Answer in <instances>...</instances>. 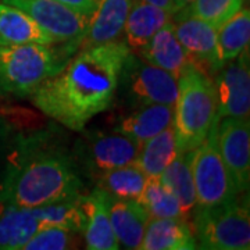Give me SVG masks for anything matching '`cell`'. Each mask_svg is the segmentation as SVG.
I'll use <instances>...</instances> for the list:
<instances>
[{
	"instance_id": "6da1fadb",
	"label": "cell",
	"mask_w": 250,
	"mask_h": 250,
	"mask_svg": "<svg viewBox=\"0 0 250 250\" xmlns=\"http://www.w3.org/2000/svg\"><path fill=\"white\" fill-rule=\"evenodd\" d=\"M129 47L123 41L80 49L29 96L32 104L62 126L80 132L114 102Z\"/></svg>"
},
{
	"instance_id": "7a4b0ae2",
	"label": "cell",
	"mask_w": 250,
	"mask_h": 250,
	"mask_svg": "<svg viewBox=\"0 0 250 250\" xmlns=\"http://www.w3.org/2000/svg\"><path fill=\"white\" fill-rule=\"evenodd\" d=\"M82 193L85 185L71 153L47 132L25 134L3 206L39 207L75 200Z\"/></svg>"
},
{
	"instance_id": "3957f363",
	"label": "cell",
	"mask_w": 250,
	"mask_h": 250,
	"mask_svg": "<svg viewBox=\"0 0 250 250\" xmlns=\"http://www.w3.org/2000/svg\"><path fill=\"white\" fill-rule=\"evenodd\" d=\"M217 120V92L210 74L190 62L178 78L172 128L179 153L196 149Z\"/></svg>"
},
{
	"instance_id": "277c9868",
	"label": "cell",
	"mask_w": 250,
	"mask_h": 250,
	"mask_svg": "<svg viewBox=\"0 0 250 250\" xmlns=\"http://www.w3.org/2000/svg\"><path fill=\"white\" fill-rule=\"evenodd\" d=\"M53 45L0 46V95L29 98L80 50V42H65L64 49Z\"/></svg>"
},
{
	"instance_id": "5b68a950",
	"label": "cell",
	"mask_w": 250,
	"mask_h": 250,
	"mask_svg": "<svg viewBox=\"0 0 250 250\" xmlns=\"http://www.w3.org/2000/svg\"><path fill=\"white\" fill-rule=\"evenodd\" d=\"M192 231L197 248L208 250H248L250 217L248 202L238 200L215 207L192 208Z\"/></svg>"
},
{
	"instance_id": "8992f818",
	"label": "cell",
	"mask_w": 250,
	"mask_h": 250,
	"mask_svg": "<svg viewBox=\"0 0 250 250\" xmlns=\"http://www.w3.org/2000/svg\"><path fill=\"white\" fill-rule=\"evenodd\" d=\"M71 156L81 174L92 181L108 170L134 164L141 145L117 131H80Z\"/></svg>"
},
{
	"instance_id": "52a82bcc",
	"label": "cell",
	"mask_w": 250,
	"mask_h": 250,
	"mask_svg": "<svg viewBox=\"0 0 250 250\" xmlns=\"http://www.w3.org/2000/svg\"><path fill=\"white\" fill-rule=\"evenodd\" d=\"M190 168L196 190V207H215L238 200V190L217 145V120L208 135L190 150Z\"/></svg>"
},
{
	"instance_id": "ba28073f",
	"label": "cell",
	"mask_w": 250,
	"mask_h": 250,
	"mask_svg": "<svg viewBox=\"0 0 250 250\" xmlns=\"http://www.w3.org/2000/svg\"><path fill=\"white\" fill-rule=\"evenodd\" d=\"M117 90H123L125 99L135 107L143 104L174 106L178 93V80L129 50L120 74Z\"/></svg>"
},
{
	"instance_id": "9c48e42d",
	"label": "cell",
	"mask_w": 250,
	"mask_h": 250,
	"mask_svg": "<svg viewBox=\"0 0 250 250\" xmlns=\"http://www.w3.org/2000/svg\"><path fill=\"white\" fill-rule=\"evenodd\" d=\"M27 13L56 43L80 42L89 18L57 0H1Z\"/></svg>"
},
{
	"instance_id": "30bf717a",
	"label": "cell",
	"mask_w": 250,
	"mask_h": 250,
	"mask_svg": "<svg viewBox=\"0 0 250 250\" xmlns=\"http://www.w3.org/2000/svg\"><path fill=\"white\" fill-rule=\"evenodd\" d=\"M217 145L233 185L243 195L250 184L249 118H217Z\"/></svg>"
},
{
	"instance_id": "8fae6325",
	"label": "cell",
	"mask_w": 250,
	"mask_h": 250,
	"mask_svg": "<svg viewBox=\"0 0 250 250\" xmlns=\"http://www.w3.org/2000/svg\"><path fill=\"white\" fill-rule=\"evenodd\" d=\"M249 47L233 60L224 64L215 75L217 118L250 116V65Z\"/></svg>"
},
{
	"instance_id": "7c38bea8",
	"label": "cell",
	"mask_w": 250,
	"mask_h": 250,
	"mask_svg": "<svg viewBox=\"0 0 250 250\" xmlns=\"http://www.w3.org/2000/svg\"><path fill=\"white\" fill-rule=\"evenodd\" d=\"M172 22L175 35L192 62L203 67L207 72L218 71L221 65L217 47V27L189 14H174Z\"/></svg>"
},
{
	"instance_id": "4fadbf2b",
	"label": "cell",
	"mask_w": 250,
	"mask_h": 250,
	"mask_svg": "<svg viewBox=\"0 0 250 250\" xmlns=\"http://www.w3.org/2000/svg\"><path fill=\"white\" fill-rule=\"evenodd\" d=\"M108 195L95 188L89 193H82L75 199L83 211L86 223L83 228V239L86 249L89 250H117L120 245L117 241L113 227L110 223L107 210Z\"/></svg>"
},
{
	"instance_id": "5bb4252c",
	"label": "cell",
	"mask_w": 250,
	"mask_h": 250,
	"mask_svg": "<svg viewBox=\"0 0 250 250\" xmlns=\"http://www.w3.org/2000/svg\"><path fill=\"white\" fill-rule=\"evenodd\" d=\"M132 0H98L80 49L120 41Z\"/></svg>"
},
{
	"instance_id": "9a60e30c",
	"label": "cell",
	"mask_w": 250,
	"mask_h": 250,
	"mask_svg": "<svg viewBox=\"0 0 250 250\" xmlns=\"http://www.w3.org/2000/svg\"><path fill=\"white\" fill-rule=\"evenodd\" d=\"M134 53L138 54L145 62L170 72L177 80L179 78L181 72L184 71V68L192 62L190 56L188 54L175 35L172 20L164 27H161L149 39L146 45L135 50Z\"/></svg>"
},
{
	"instance_id": "2e32d148",
	"label": "cell",
	"mask_w": 250,
	"mask_h": 250,
	"mask_svg": "<svg viewBox=\"0 0 250 250\" xmlns=\"http://www.w3.org/2000/svg\"><path fill=\"white\" fill-rule=\"evenodd\" d=\"M107 210L120 248L128 250L139 249L145 229L150 220L142 206L136 200L108 195Z\"/></svg>"
},
{
	"instance_id": "e0dca14e",
	"label": "cell",
	"mask_w": 250,
	"mask_h": 250,
	"mask_svg": "<svg viewBox=\"0 0 250 250\" xmlns=\"http://www.w3.org/2000/svg\"><path fill=\"white\" fill-rule=\"evenodd\" d=\"M47 227L38 207H0V250H22L39 229Z\"/></svg>"
},
{
	"instance_id": "ac0fdd59",
	"label": "cell",
	"mask_w": 250,
	"mask_h": 250,
	"mask_svg": "<svg viewBox=\"0 0 250 250\" xmlns=\"http://www.w3.org/2000/svg\"><path fill=\"white\" fill-rule=\"evenodd\" d=\"M139 249L192 250L197 242L188 218H150Z\"/></svg>"
},
{
	"instance_id": "d6986e66",
	"label": "cell",
	"mask_w": 250,
	"mask_h": 250,
	"mask_svg": "<svg viewBox=\"0 0 250 250\" xmlns=\"http://www.w3.org/2000/svg\"><path fill=\"white\" fill-rule=\"evenodd\" d=\"M174 106L168 104H143L124 116L114 131L129 136L139 145L146 142L166 128L172 125Z\"/></svg>"
},
{
	"instance_id": "ffe728a7",
	"label": "cell",
	"mask_w": 250,
	"mask_h": 250,
	"mask_svg": "<svg viewBox=\"0 0 250 250\" xmlns=\"http://www.w3.org/2000/svg\"><path fill=\"white\" fill-rule=\"evenodd\" d=\"M172 20V13L141 0H132L125 21V43L135 52L145 46L161 27Z\"/></svg>"
},
{
	"instance_id": "44dd1931",
	"label": "cell",
	"mask_w": 250,
	"mask_h": 250,
	"mask_svg": "<svg viewBox=\"0 0 250 250\" xmlns=\"http://www.w3.org/2000/svg\"><path fill=\"white\" fill-rule=\"evenodd\" d=\"M56 43L32 18L11 4L0 1V46Z\"/></svg>"
},
{
	"instance_id": "7402d4cb",
	"label": "cell",
	"mask_w": 250,
	"mask_h": 250,
	"mask_svg": "<svg viewBox=\"0 0 250 250\" xmlns=\"http://www.w3.org/2000/svg\"><path fill=\"white\" fill-rule=\"evenodd\" d=\"M177 156L178 147L175 132L172 125H170L141 145L134 164L147 178H160L163 171Z\"/></svg>"
},
{
	"instance_id": "603a6c76",
	"label": "cell",
	"mask_w": 250,
	"mask_h": 250,
	"mask_svg": "<svg viewBox=\"0 0 250 250\" xmlns=\"http://www.w3.org/2000/svg\"><path fill=\"white\" fill-rule=\"evenodd\" d=\"M24 138L25 132L16 123L0 114V207L21 159Z\"/></svg>"
},
{
	"instance_id": "cb8c5ba5",
	"label": "cell",
	"mask_w": 250,
	"mask_h": 250,
	"mask_svg": "<svg viewBox=\"0 0 250 250\" xmlns=\"http://www.w3.org/2000/svg\"><path fill=\"white\" fill-rule=\"evenodd\" d=\"M250 11L242 7L233 16L225 20L217 28V47L220 65L233 60L245 49L249 47Z\"/></svg>"
},
{
	"instance_id": "d4e9b609",
	"label": "cell",
	"mask_w": 250,
	"mask_h": 250,
	"mask_svg": "<svg viewBox=\"0 0 250 250\" xmlns=\"http://www.w3.org/2000/svg\"><path fill=\"white\" fill-rule=\"evenodd\" d=\"M160 181L175 195L184 214L188 217L196 205V190L190 168V152L179 153L163 171Z\"/></svg>"
},
{
	"instance_id": "484cf974",
	"label": "cell",
	"mask_w": 250,
	"mask_h": 250,
	"mask_svg": "<svg viewBox=\"0 0 250 250\" xmlns=\"http://www.w3.org/2000/svg\"><path fill=\"white\" fill-rule=\"evenodd\" d=\"M146 181L147 177L135 164H128L103 172L95 182L110 196L138 200Z\"/></svg>"
},
{
	"instance_id": "4316f807",
	"label": "cell",
	"mask_w": 250,
	"mask_h": 250,
	"mask_svg": "<svg viewBox=\"0 0 250 250\" xmlns=\"http://www.w3.org/2000/svg\"><path fill=\"white\" fill-rule=\"evenodd\" d=\"M136 202L142 206L149 218H188L178 199L161 184L160 178H147Z\"/></svg>"
},
{
	"instance_id": "83f0119b",
	"label": "cell",
	"mask_w": 250,
	"mask_h": 250,
	"mask_svg": "<svg viewBox=\"0 0 250 250\" xmlns=\"http://www.w3.org/2000/svg\"><path fill=\"white\" fill-rule=\"evenodd\" d=\"M38 210H39V215L42 221L47 227L54 225V227L71 229L74 232H83L86 218L75 200L39 206Z\"/></svg>"
},
{
	"instance_id": "f1b7e54d",
	"label": "cell",
	"mask_w": 250,
	"mask_h": 250,
	"mask_svg": "<svg viewBox=\"0 0 250 250\" xmlns=\"http://www.w3.org/2000/svg\"><path fill=\"white\" fill-rule=\"evenodd\" d=\"M243 3L245 0H193L188 7L175 14L195 16L218 28L225 20L242 9Z\"/></svg>"
},
{
	"instance_id": "f546056e",
	"label": "cell",
	"mask_w": 250,
	"mask_h": 250,
	"mask_svg": "<svg viewBox=\"0 0 250 250\" xmlns=\"http://www.w3.org/2000/svg\"><path fill=\"white\" fill-rule=\"evenodd\" d=\"M78 232L49 225L38 232L24 245L22 250H67L80 246Z\"/></svg>"
},
{
	"instance_id": "4dcf8cb0",
	"label": "cell",
	"mask_w": 250,
	"mask_h": 250,
	"mask_svg": "<svg viewBox=\"0 0 250 250\" xmlns=\"http://www.w3.org/2000/svg\"><path fill=\"white\" fill-rule=\"evenodd\" d=\"M57 1L68 6L70 9L78 11L80 14L88 18L93 13V10L96 7V3H98V0H57Z\"/></svg>"
},
{
	"instance_id": "1f68e13d",
	"label": "cell",
	"mask_w": 250,
	"mask_h": 250,
	"mask_svg": "<svg viewBox=\"0 0 250 250\" xmlns=\"http://www.w3.org/2000/svg\"><path fill=\"white\" fill-rule=\"evenodd\" d=\"M193 0H171V13L175 14L181 10H184L185 7H188Z\"/></svg>"
},
{
	"instance_id": "d6a6232c",
	"label": "cell",
	"mask_w": 250,
	"mask_h": 250,
	"mask_svg": "<svg viewBox=\"0 0 250 250\" xmlns=\"http://www.w3.org/2000/svg\"><path fill=\"white\" fill-rule=\"evenodd\" d=\"M141 1H146V3H150V4H154V6H159V7L171 11V0H141Z\"/></svg>"
}]
</instances>
